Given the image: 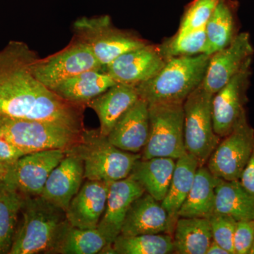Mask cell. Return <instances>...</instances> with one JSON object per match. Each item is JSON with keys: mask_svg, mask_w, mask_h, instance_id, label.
Instances as JSON below:
<instances>
[{"mask_svg": "<svg viewBox=\"0 0 254 254\" xmlns=\"http://www.w3.org/2000/svg\"><path fill=\"white\" fill-rule=\"evenodd\" d=\"M37 58L21 41H10L0 50V114L83 131L86 106L63 99L38 81L32 71Z\"/></svg>", "mask_w": 254, "mask_h": 254, "instance_id": "cell-1", "label": "cell"}, {"mask_svg": "<svg viewBox=\"0 0 254 254\" xmlns=\"http://www.w3.org/2000/svg\"><path fill=\"white\" fill-rule=\"evenodd\" d=\"M22 219L9 254H55L70 226L64 210L41 195H24Z\"/></svg>", "mask_w": 254, "mask_h": 254, "instance_id": "cell-2", "label": "cell"}, {"mask_svg": "<svg viewBox=\"0 0 254 254\" xmlns=\"http://www.w3.org/2000/svg\"><path fill=\"white\" fill-rule=\"evenodd\" d=\"M210 57L201 54L168 60L153 77L136 86L139 98L148 105L184 103L202 84Z\"/></svg>", "mask_w": 254, "mask_h": 254, "instance_id": "cell-3", "label": "cell"}, {"mask_svg": "<svg viewBox=\"0 0 254 254\" xmlns=\"http://www.w3.org/2000/svg\"><path fill=\"white\" fill-rule=\"evenodd\" d=\"M68 150L83 160L86 180L110 183L129 176L135 163L141 158V153H130L115 146L99 128H85L81 140Z\"/></svg>", "mask_w": 254, "mask_h": 254, "instance_id": "cell-4", "label": "cell"}, {"mask_svg": "<svg viewBox=\"0 0 254 254\" xmlns=\"http://www.w3.org/2000/svg\"><path fill=\"white\" fill-rule=\"evenodd\" d=\"M82 132L55 123L0 114V138L12 143L26 154L45 150H67L81 140Z\"/></svg>", "mask_w": 254, "mask_h": 254, "instance_id": "cell-5", "label": "cell"}, {"mask_svg": "<svg viewBox=\"0 0 254 254\" xmlns=\"http://www.w3.org/2000/svg\"><path fill=\"white\" fill-rule=\"evenodd\" d=\"M73 31L75 39L86 45L103 67L120 55L149 43L133 33L115 28L108 15L78 18L73 23Z\"/></svg>", "mask_w": 254, "mask_h": 254, "instance_id": "cell-6", "label": "cell"}, {"mask_svg": "<svg viewBox=\"0 0 254 254\" xmlns=\"http://www.w3.org/2000/svg\"><path fill=\"white\" fill-rule=\"evenodd\" d=\"M213 94L202 85L184 102V137L186 151L199 166L206 165L221 138L214 131L212 117Z\"/></svg>", "mask_w": 254, "mask_h": 254, "instance_id": "cell-7", "label": "cell"}, {"mask_svg": "<svg viewBox=\"0 0 254 254\" xmlns=\"http://www.w3.org/2000/svg\"><path fill=\"white\" fill-rule=\"evenodd\" d=\"M184 103L148 105L149 136L141 159L177 160L187 153L184 137Z\"/></svg>", "mask_w": 254, "mask_h": 254, "instance_id": "cell-8", "label": "cell"}, {"mask_svg": "<svg viewBox=\"0 0 254 254\" xmlns=\"http://www.w3.org/2000/svg\"><path fill=\"white\" fill-rule=\"evenodd\" d=\"M254 148V129L245 115L233 130L221 138L205 166L218 178L240 180Z\"/></svg>", "mask_w": 254, "mask_h": 254, "instance_id": "cell-9", "label": "cell"}, {"mask_svg": "<svg viewBox=\"0 0 254 254\" xmlns=\"http://www.w3.org/2000/svg\"><path fill=\"white\" fill-rule=\"evenodd\" d=\"M101 68L91 50L75 38L65 49L44 59L37 58L32 64L37 79L50 90L68 78Z\"/></svg>", "mask_w": 254, "mask_h": 254, "instance_id": "cell-10", "label": "cell"}, {"mask_svg": "<svg viewBox=\"0 0 254 254\" xmlns=\"http://www.w3.org/2000/svg\"><path fill=\"white\" fill-rule=\"evenodd\" d=\"M252 63V60H249L240 72L213 95L212 117L214 131L221 138L228 135L246 115Z\"/></svg>", "mask_w": 254, "mask_h": 254, "instance_id": "cell-11", "label": "cell"}, {"mask_svg": "<svg viewBox=\"0 0 254 254\" xmlns=\"http://www.w3.org/2000/svg\"><path fill=\"white\" fill-rule=\"evenodd\" d=\"M66 154L50 149L28 153L11 166L4 179L23 195H41L48 177Z\"/></svg>", "mask_w": 254, "mask_h": 254, "instance_id": "cell-12", "label": "cell"}, {"mask_svg": "<svg viewBox=\"0 0 254 254\" xmlns=\"http://www.w3.org/2000/svg\"><path fill=\"white\" fill-rule=\"evenodd\" d=\"M254 53L250 33H238L230 46L210 55L202 86L215 94L252 60Z\"/></svg>", "mask_w": 254, "mask_h": 254, "instance_id": "cell-13", "label": "cell"}, {"mask_svg": "<svg viewBox=\"0 0 254 254\" xmlns=\"http://www.w3.org/2000/svg\"><path fill=\"white\" fill-rule=\"evenodd\" d=\"M158 46H146L120 55L103 68L118 83L138 86L153 77L166 64Z\"/></svg>", "mask_w": 254, "mask_h": 254, "instance_id": "cell-14", "label": "cell"}, {"mask_svg": "<svg viewBox=\"0 0 254 254\" xmlns=\"http://www.w3.org/2000/svg\"><path fill=\"white\" fill-rule=\"evenodd\" d=\"M145 192L143 187L130 175L110 183L106 208L97 227L108 241V245H112L121 233L124 220L132 203Z\"/></svg>", "mask_w": 254, "mask_h": 254, "instance_id": "cell-15", "label": "cell"}, {"mask_svg": "<svg viewBox=\"0 0 254 254\" xmlns=\"http://www.w3.org/2000/svg\"><path fill=\"white\" fill-rule=\"evenodd\" d=\"M175 225L161 202L145 192L128 209L120 235L135 236L168 233L173 235Z\"/></svg>", "mask_w": 254, "mask_h": 254, "instance_id": "cell-16", "label": "cell"}, {"mask_svg": "<svg viewBox=\"0 0 254 254\" xmlns=\"http://www.w3.org/2000/svg\"><path fill=\"white\" fill-rule=\"evenodd\" d=\"M83 160L71 150L50 173L41 195L66 211L84 180Z\"/></svg>", "mask_w": 254, "mask_h": 254, "instance_id": "cell-17", "label": "cell"}, {"mask_svg": "<svg viewBox=\"0 0 254 254\" xmlns=\"http://www.w3.org/2000/svg\"><path fill=\"white\" fill-rule=\"evenodd\" d=\"M110 182L88 180L83 183L68 205L66 216L71 226L95 229L104 214Z\"/></svg>", "mask_w": 254, "mask_h": 254, "instance_id": "cell-18", "label": "cell"}, {"mask_svg": "<svg viewBox=\"0 0 254 254\" xmlns=\"http://www.w3.org/2000/svg\"><path fill=\"white\" fill-rule=\"evenodd\" d=\"M148 104L140 98L119 120L108 136L115 146L132 153H141L149 136Z\"/></svg>", "mask_w": 254, "mask_h": 254, "instance_id": "cell-19", "label": "cell"}, {"mask_svg": "<svg viewBox=\"0 0 254 254\" xmlns=\"http://www.w3.org/2000/svg\"><path fill=\"white\" fill-rule=\"evenodd\" d=\"M140 99L136 86L116 83L87 104L100 121V133L108 136L120 118Z\"/></svg>", "mask_w": 254, "mask_h": 254, "instance_id": "cell-20", "label": "cell"}, {"mask_svg": "<svg viewBox=\"0 0 254 254\" xmlns=\"http://www.w3.org/2000/svg\"><path fill=\"white\" fill-rule=\"evenodd\" d=\"M116 83L104 68H96L68 78L51 91L66 101L87 107L91 100Z\"/></svg>", "mask_w": 254, "mask_h": 254, "instance_id": "cell-21", "label": "cell"}, {"mask_svg": "<svg viewBox=\"0 0 254 254\" xmlns=\"http://www.w3.org/2000/svg\"><path fill=\"white\" fill-rule=\"evenodd\" d=\"M175 163L176 160L171 158H141L137 160L129 175L146 193L162 202L168 193Z\"/></svg>", "mask_w": 254, "mask_h": 254, "instance_id": "cell-22", "label": "cell"}, {"mask_svg": "<svg viewBox=\"0 0 254 254\" xmlns=\"http://www.w3.org/2000/svg\"><path fill=\"white\" fill-rule=\"evenodd\" d=\"M218 179L205 165L198 167L190 193L177 214L178 218H210L215 209Z\"/></svg>", "mask_w": 254, "mask_h": 254, "instance_id": "cell-23", "label": "cell"}, {"mask_svg": "<svg viewBox=\"0 0 254 254\" xmlns=\"http://www.w3.org/2000/svg\"><path fill=\"white\" fill-rule=\"evenodd\" d=\"M214 213L228 215L237 221L253 220L254 196L240 180L227 181L219 178L215 187Z\"/></svg>", "mask_w": 254, "mask_h": 254, "instance_id": "cell-24", "label": "cell"}, {"mask_svg": "<svg viewBox=\"0 0 254 254\" xmlns=\"http://www.w3.org/2000/svg\"><path fill=\"white\" fill-rule=\"evenodd\" d=\"M174 253L205 254L212 241L208 218L180 217L173 233Z\"/></svg>", "mask_w": 254, "mask_h": 254, "instance_id": "cell-25", "label": "cell"}, {"mask_svg": "<svg viewBox=\"0 0 254 254\" xmlns=\"http://www.w3.org/2000/svg\"><path fill=\"white\" fill-rule=\"evenodd\" d=\"M198 167L199 165L196 159L187 153L176 160L168 193L161 202L175 224L178 218L179 210L193 185Z\"/></svg>", "mask_w": 254, "mask_h": 254, "instance_id": "cell-26", "label": "cell"}, {"mask_svg": "<svg viewBox=\"0 0 254 254\" xmlns=\"http://www.w3.org/2000/svg\"><path fill=\"white\" fill-rule=\"evenodd\" d=\"M205 55L209 56L231 44L237 33L235 12L227 0H220L205 26Z\"/></svg>", "mask_w": 254, "mask_h": 254, "instance_id": "cell-27", "label": "cell"}, {"mask_svg": "<svg viewBox=\"0 0 254 254\" xmlns=\"http://www.w3.org/2000/svg\"><path fill=\"white\" fill-rule=\"evenodd\" d=\"M23 201L22 193L11 184L0 180V254L9 253Z\"/></svg>", "mask_w": 254, "mask_h": 254, "instance_id": "cell-28", "label": "cell"}, {"mask_svg": "<svg viewBox=\"0 0 254 254\" xmlns=\"http://www.w3.org/2000/svg\"><path fill=\"white\" fill-rule=\"evenodd\" d=\"M115 254L174 253L173 235L168 233L125 236L120 235L112 244Z\"/></svg>", "mask_w": 254, "mask_h": 254, "instance_id": "cell-29", "label": "cell"}, {"mask_svg": "<svg viewBox=\"0 0 254 254\" xmlns=\"http://www.w3.org/2000/svg\"><path fill=\"white\" fill-rule=\"evenodd\" d=\"M108 245L98 228L81 229L70 225L64 234L55 254H97Z\"/></svg>", "mask_w": 254, "mask_h": 254, "instance_id": "cell-30", "label": "cell"}, {"mask_svg": "<svg viewBox=\"0 0 254 254\" xmlns=\"http://www.w3.org/2000/svg\"><path fill=\"white\" fill-rule=\"evenodd\" d=\"M159 49L166 61L180 57L205 54L206 34L205 27L190 32L185 36H175L159 45Z\"/></svg>", "mask_w": 254, "mask_h": 254, "instance_id": "cell-31", "label": "cell"}, {"mask_svg": "<svg viewBox=\"0 0 254 254\" xmlns=\"http://www.w3.org/2000/svg\"><path fill=\"white\" fill-rule=\"evenodd\" d=\"M220 0H193L184 14L177 36L204 28Z\"/></svg>", "mask_w": 254, "mask_h": 254, "instance_id": "cell-32", "label": "cell"}, {"mask_svg": "<svg viewBox=\"0 0 254 254\" xmlns=\"http://www.w3.org/2000/svg\"><path fill=\"white\" fill-rule=\"evenodd\" d=\"M211 228L212 240L230 254H235L234 235L237 220L228 215L213 213L208 218Z\"/></svg>", "mask_w": 254, "mask_h": 254, "instance_id": "cell-33", "label": "cell"}, {"mask_svg": "<svg viewBox=\"0 0 254 254\" xmlns=\"http://www.w3.org/2000/svg\"><path fill=\"white\" fill-rule=\"evenodd\" d=\"M254 241V220L237 221L234 235L235 254H250Z\"/></svg>", "mask_w": 254, "mask_h": 254, "instance_id": "cell-34", "label": "cell"}, {"mask_svg": "<svg viewBox=\"0 0 254 254\" xmlns=\"http://www.w3.org/2000/svg\"><path fill=\"white\" fill-rule=\"evenodd\" d=\"M24 155L26 153L14 144L0 138V161L1 163L12 166Z\"/></svg>", "mask_w": 254, "mask_h": 254, "instance_id": "cell-35", "label": "cell"}, {"mask_svg": "<svg viewBox=\"0 0 254 254\" xmlns=\"http://www.w3.org/2000/svg\"><path fill=\"white\" fill-rule=\"evenodd\" d=\"M240 181L245 190L254 196V148Z\"/></svg>", "mask_w": 254, "mask_h": 254, "instance_id": "cell-36", "label": "cell"}, {"mask_svg": "<svg viewBox=\"0 0 254 254\" xmlns=\"http://www.w3.org/2000/svg\"><path fill=\"white\" fill-rule=\"evenodd\" d=\"M205 254H230L215 241L212 240Z\"/></svg>", "mask_w": 254, "mask_h": 254, "instance_id": "cell-37", "label": "cell"}, {"mask_svg": "<svg viewBox=\"0 0 254 254\" xmlns=\"http://www.w3.org/2000/svg\"><path fill=\"white\" fill-rule=\"evenodd\" d=\"M11 167L6 164L1 163L0 161V180H4L6 175L9 173V170Z\"/></svg>", "mask_w": 254, "mask_h": 254, "instance_id": "cell-38", "label": "cell"}, {"mask_svg": "<svg viewBox=\"0 0 254 254\" xmlns=\"http://www.w3.org/2000/svg\"><path fill=\"white\" fill-rule=\"evenodd\" d=\"M250 254H254V241L253 245H252V249H251Z\"/></svg>", "mask_w": 254, "mask_h": 254, "instance_id": "cell-39", "label": "cell"}, {"mask_svg": "<svg viewBox=\"0 0 254 254\" xmlns=\"http://www.w3.org/2000/svg\"><path fill=\"white\" fill-rule=\"evenodd\" d=\"M253 220H254V218H253Z\"/></svg>", "mask_w": 254, "mask_h": 254, "instance_id": "cell-40", "label": "cell"}]
</instances>
